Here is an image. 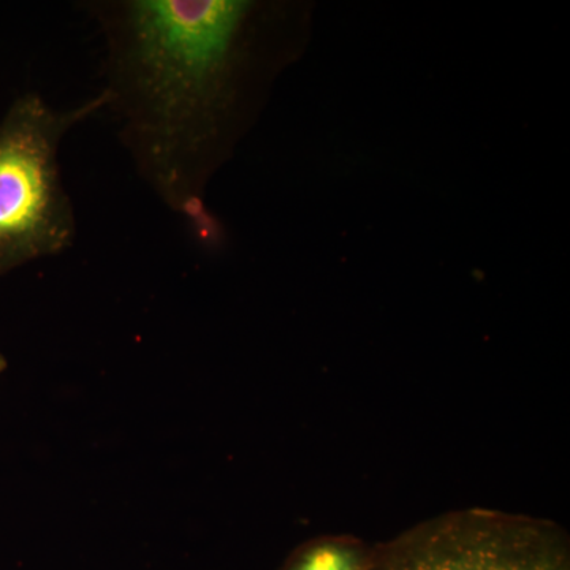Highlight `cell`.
I'll use <instances>...</instances> for the list:
<instances>
[{"label":"cell","mask_w":570,"mask_h":570,"mask_svg":"<svg viewBox=\"0 0 570 570\" xmlns=\"http://www.w3.org/2000/svg\"><path fill=\"white\" fill-rule=\"evenodd\" d=\"M104 86L135 171L202 242L216 238L206 184L227 149L261 3L250 0H92Z\"/></svg>","instance_id":"cell-1"},{"label":"cell","mask_w":570,"mask_h":570,"mask_svg":"<svg viewBox=\"0 0 570 570\" xmlns=\"http://www.w3.org/2000/svg\"><path fill=\"white\" fill-rule=\"evenodd\" d=\"M102 92L69 110L43 97H18L0 121V276L66 253L77 216L63 186L59 151L78 124L102 112Z\"/></svg>","instance_id":"cell-2"},{"label":"cell","mask_w":570,"mask_h":570,"mask_svg":"<svg viewBox=\"0 0 570 570\" xmlns=\"http://www.w3.org/2000/svg\"><path fill=\"white\" fill-rule=\"evenodd\" d=\"M373 551V570H570L564 528L491 509L433 517Z\"/></svg>","instance_id":"cell-3"},{"label":"cell","mask_w":570,"mask_h":570,"mask_svg":"<svg viewBox=\"0 0 570 570\" xmlns=\"http://www.w3.org/2000/svg\"><path fill=\"white\" fill-rule=\"evenodd\" d=\"M374 551L348 534L321 535L292 551L281 570H373Z\"/></svg>","instance_id":"cell-4"},{"label":"cell","mask_w":570,"mask_h":570,"mask_svg":"<svg viewBox=\"0 0 570 570\" xmlns=\"http://www.w3.org/2000/svg\"><path fill=\"white\" fill-rule=\"evenodd\" d=\"M7 365H9V363H7V358L6 356H3L2 354H0V374L3 373V371L7 370Z\"/></svg>","instance_id":"cell-5"}]
</instances>
